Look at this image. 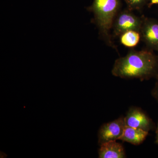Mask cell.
<instances>
[{"mask_svg": "<svg viewBox=\"0 0 158 158\" xmlns=\"http://www.w3.org/2000/svg\"><path fill=\"white\" fill-rule=\"evenodd\" d=\"M112 73L121 78L148 80L158 76V56L151 50H131L116 59Z\"/></svg>", "mask_w": 158, "mask_h": 158, "instance_id": "obj_1", "label": "cell"}, {"mask_svg": "<svg viewBox=\"0 0 158 158\" xmlns=\"http://www.w3.org/2000/svg\"><path fill=\"white\" fill-rule=\"evenodd\" d=\"M120 0H94L87 10L94 14L91 23L96 25L100 37L107 45L117 50L112 40L111 30L118 12L120 11Z\"/></svg>", "mask_w": 158, "mask_h": 158, "instance_id": "obj_2", "label": "cell"}, {"mask_svg": "<svg viewBox=\"0 0 158 158\" xmlns=\"http://www.w3.org/2000/svg\"><path fill=\"white\" fill-rule=\"evenodd\" d=\"M143 19V15L141 17L136 16L128 9L119 11L113 23V37H119L122 34L129 31L140 33Z\"/></svg>", "mask_w": 158, "mask_h": 158, "instance_id": "obj_3", "label": "cell"}, {"mask_svg": "<svg viewBox=\"0 0 158 158\" xmlns=\"http://www.w3.org/2000/svg\"><path fill=\"white\" fill-rule=\"evenodd\" d=\"M141 38L148 49L158 52V20L143 15L141 31Z\"/></svg>", "mask_w": 158, "mask_h": 158, "instance_id": "obj_4", "label": "cell"}, {"mask_svg": "<svg viewBox=\"0 0 158 158\" xmlns=\"http://www.w3.org/2000/svg\"><path fill=\"white\" fill-rule=\"evenodd\" d=\"M125 126L123 117H120L104 124L99 131V144H101L108 141L119 140L122 135Z\"/></svg>", "mask_w": 158, "mask_h": 158, "instance_id": "obj_5", "label": "cell"}, {"mask_svg": "<svg viewBox=\"0 0 158 158\" xmlns=\"http://www.w3.org/2000/svg\"><path fill=\"white\" fill-rule=\"evenodd\" d=\"M126 126L148 131L151 123L148 117L138 108H131L124 118Z\"/></svg>", "mask_w": 158, "mask_h": 158, "instance_id": "obj_6", "label": "cell"}, {"mask_svg": "<svg viewBox=\"0 0 158 158\" xmlns=\"http://www.w3.org/2000/svg\"><path fill=\"white\" fill-rule=\"evenodd\" d=\"M126 157L125 152L122 145L111 141L100 144L99 150V158H123Z\"/></svg>", "mask_w": 158, "mask_h": 158, "instance_id": "obj_7", "label": "cell"}, {"mask_svg": "<svg viewBox=\"0 0 158 158\" xmlns=\"http://www.w3.org/2000/svg\"><path fill=\"white\" fill-rule=\"evenodd\" d=\"M148 135V131L126 126L122 135L119 140L134 145H139L144 141Z\"/></svg>", "mask_w": 158, "mask_h": 158, "instance_id": "obj_8", "label": "cell"}, {"mask_svg": "<svg viewBox=\"0 0 158 158\" xmlns=\"http://www.w3.org/2000/svg\"><path fill=\"white\" fill-rule=\"evenodd\" d=\"M120 43L127 47L133 48L138 44L141 38L139 32L129 31L123 33L119 36Z\"/></svg>", "mask_w": 158, "mask_h": 158, "instance_id": "obj_9", "label": "cell"}, {"mask_svg": "<svg viewBox=\"0 0 158 158\" xmlns=\"http://www.w3.org/2000/svg\"><path fill=\"white\" fill-rule=\"evenodd\" d=\"M148 0H125L127 6V9L131 11L142 9Z\"/></svg>", "mask_w": 158, "mask_h": 158, "instance_id": "obj_10", "label": "cell"}, {"mask_svg": "<svg viewBox=\"0 0 158 158\" xmlns=\"http://www.w3.org/2000/svg\"><path fill=\"white\" fill-rule=\"evenodd\" d=\"M152 94L153 96L157 100L158 102V81L156 82L155 87L153 89Z\"/></svg>", "mask_w": 158, "mask_h": 158, "instance_id": "obj_11", "label": "cell"}, {"mask_svg": "<svg viewBox=\"0 0 158 158\" xmlns=\"http://www.w3.org/2000/svg\"><path fill=\"white\" fill-rule=\"evenodd\" d=\"M151 2L149 4V6L154 5V4H158V0H150Z\"/></svg>", "mask_w": 158, "mask_h": 158, "instance_id": "obj_12", "label": "cell"}, {"mask_svg": "<svg viewBox=\"0 0 158 158\" xmlns=\"http://www.w3.org/2000/svg\"><path fill=\"white\" fill-rule=\"evenodd\" d=\"M157 144H158V134L157 135V137L156 141Z\"/></svg>", "mask_w": 158, "mask_h": 158, "instance_id": "obj_13", "label": "cell"}, {"mask_svg": "<svg viewBox=\"0 0 158 158\" xmlns=\"http://www.w3.org/2000/svg\"><path fill=\"white\" fill-rule=\"evenodd\" d=\"M156 133H157V135H158V128H157V130Z\"/></svg>", "mask_w": 158, "mask_h": 158, "instance_id": "obj_14", "label": "cell"}]
</instances>
